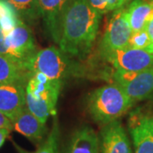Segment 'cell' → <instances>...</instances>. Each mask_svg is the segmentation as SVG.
Wrapping results in <instances>:
<instances>
[{"instance_id": "cell-1", "label": "cell", "mask_w": 153, "mask_h": 153, "mask_svg": "<svg viewBox=\"0 0 153 153\" xmlns=\"http://www.w3.org/2000/svg\"><path fill=\"white\" fill-rule=\"evenodd\" d=\"M101 16L88 0H67L60 22V49L70 57H85L96 38Z\"/></svg>"}, {"instance_id": "cell-2", "label": "cell", "mask_w": 153, "mask_h": 153, "mask_svg": "<svg viewBox=\"0 0 153 153\" xmlns=\"http://www.w3.org/2000/svg\"><path fill=\"white\" fill-rule=\"evenodd\" d=\"M134 104L117 83L95 89L88 99V110L93 120L107 124L125 114Z\"/></svg>"}, {"instance_id": "cell-3", "label": "cell", "mask_w": 153, "mask_h": 153, "mask_svg": "<svg viewBox=\"0 0 153 153\" xmlns=\"http://www.w3.org/2000/svg\"><path fill=\"white\" fill-rule=\"evenodd\" d=\"M25 66L32 73L40 72L52 80L61 82L84 74L82 66L55 46L38 49L25 63Z\"/></svg>"}, {"instance_id": "cell-4", "label": "cell", "mask_w": 153, "mask_h": 153, "mask_svg": "<svg viewBox=\"0 0 153 153\" xmlns=\"http://www.w3.org/2000/svg\"><path fill=\"white\" fill-rule=\"evenodd\" d=\"M63 82L43 73H33L26 86V106L42 123L56 114V105Z\"/></svg>"}, {"instance_id": "cell-5", "label": "cell", "mask_w": 153, "mask_h": 153, "mask_svg": "<svg viewBox=\"0 0 153 153\" xmlns=\"http://www.w3.org/2000/svg\"><path fill=\"white\" fill-rule=\"evenodd\" d=\"M134 153H153V105L138 107L128 119Z\"/></svg>"}, {"instance_id": "cell-6", "label": "cell", "mask_w": 153, "mask_h": 153, "mask_svg": "<svg viewBox=\"0 0 153 153\" xmlns=\"http://www.w3.org/2000/svg\"><path fill=\"white\" fill-rule=\"evenodd\" d=\"M100 57L116 71H141L153 68V55L144 49L126 47L100 50Z\"/></svg>"}, {"instance_id": "cell-7", "label": "cell", "mask_w": 153, "mask_h": 153, "mask_svg": "<svg viewBox=\"0 0 153 153\" xmlns=\"http://www.w3.org/2000/svg\"><path fill=\"white\" fill-rule=\"evenodd\" d=\"M114 83L119 85L134 103L141 101L153 94V68L141 71H116Z\"/></svg>"}, {"instance_id": "cell-8", "label": "cell", "mask_w": 153, "mask_h": 153, "mask_svg": "<svg viewBox=\"0 0 153 153\" xmlns=\"http://www.w3.org/2000/svg\"><path fill=\"white\" fill-rule=\"evenodd\" d=\"M132 29L128 18V11L123 7L115 10L105 30L100 50L126 48L131 37Z\"/></svg>"}, {"instance_id": "cell-9", "label": "cell", "mask_w": 153, "mask_h": 153, "mask_svg": "<svg viewBox=\"0 0 153 153\" xmlns=\"http://www.w3.org/2000/svg\"><path fill=\"white\" fill-rule=\"evenodd\" d=\"M5 44L11 57L26 63L37 51L33 31L27 23L21 22L5 35Z\"/></svg>"}, {"instance_id": "cell-10", "label": "cell", "mask_w": 153, "mask_h": 153, "mask_svg": "<svg viewBox=\"0 0 153 153\" xmlns=\"http://www.w3.org/2000/svg\"><path fill=\"white\" fill-rule=\"evenodd\" d=\"M100 153H132L130 142L119 120L105 124L99 134Z\"/></svg>"}, {"instance_id": "cell-11", "label": "cell", "mask_w": 153, "mask_h": 153, "mask_svg": "<svg viewBox=\"0 0 153 153\" xmlns=\"http://www.w3.org/2000/svg\"><path fill=\"white\" fill-rule=\"evenodd\" d=\"M13 129L27 138L36 145H40L44 141L48 128L45 123H42L26 107L11 120Z\"/></svg>"}, {"instance_id": "cell-12", "label": "cell", "mask_w": 153, "mask_h": 153, "mask_svg": "<svg viewBox=\"0 0 153 153\" xmlns=\"http://www.w3.org/2000/svg\"><path fill=\"white\" fill-rule=\"evenodd\" d=\"M26 107V86L17 83H0V111L12 120Z\"/></svg>"}, {"instance_id": "cell-13", "label": "cell", "mask_w": 153, "mask_h": 153, "mask_svg": "<svg viewBox=\"0 0 153 153\" xmlns=\"http://www.w3.org/2000/svg\"><path fill=\"white\" fill-rule=\"evenodd\" d=\"M67 0H38L40 17L46 31L56 44L60 38V22Z\"/></svg>"}, {"instance_id": "cell-14", "label": "cell", "mask_w": 153, "mask_h": 153, "mask_svg": "<svg viewBox=\"0 0 153 153\" xmlns=\"http://www.w3.org/2000/svg\"><path fill=\"white\" fill-rule=\"evenodd\" d=\"M32 74L24 62L0 54V83H17L27 86Z\"/></svg>"}, {"instance_id": "cell-15", "label": "cell", "mask_w": 153, "mask_h": 153, "mask_svg": "<svg viewBox=\"0 0 153 153\" xmlns=\"http://www.w3.org/2000/svg\"><path fill=\"white\" fill-rule=\"evenodd\" d=\"M65 153H100L99 135L89 126L78 128L72 134Z\"/></svg>"}, {"instance_id": "cell-16", "label": "cell", "mask_w": 153, "mask_h": 153, "mask_svg": "<svg viewBox=\"0 0 153 153\" xmlns=\"http://www.w3.org/2000/svg\"><path fill=\"white\" fill-rule=\"evenodd\" d=\"M127 11L132 32L142 31L153 17V0H134Z\"/></svg>"}, {"instance_id": "cell-17", "label": "cell", "mask_w": 153, "mask_h": 153, "mask_svg": "<svg viewBox=\"0 0 153 153\" xmlns=\"http://www.w3.org/2000/svg\"><path fill=\"white\" fill-rule=\"evenodd\" d=\"M10 4L23 22L33 24L40 17L38 0H5Z\"/></svg>"}, {"instance_id": "cell-18", "label": "cell", "mask_w": 153, "mask_h": 153, "mask_svg": "<svg viewBox=\"0 0 153 153\" xmlns=\"http://www.w3.org/2000/svg\"><path fill=\"white\" fill-rule=\"evenodd\" d=\"M59 125L57 120L55 119L53 123L52 128L49 133L47 138L44 140L43 142L39 145V146L37 148L34 152H28L24 150L20 146H18L16 143L13 141V144L16 149L18 153H59L58 149V143H59Z\"/></svg>"}, {"instance_id": "cell-19", "label": "cell", "mask_w": 153, "mask_h": 153, "mask_svg": "<svg viewBox=\"0 0 153 153\" xmlns=\"http://www.w3.org/2000/svg\"><path fill=\"white\" fill-rule=\"evenodd\" d=\"M21 22H23L15 9L5 0H0V27L4 34L11 32Z\"/></svg>"}, {"instance_id": "cell-20", "label": "cell", "mask_w": 153, "mask_h": 153, "mask_svg": "<svg viewBox=\"0 0 153 153\" xmlns=\"http://www.w3.org/2000/svg\"><path fill=\"white\" fill-rule=\"evenodd\" d=\"M151 44H152L151 38H149V35L146 33V31L144 29L142 31L132 33L128 41V47H130L133 49H145Z\"/></svg>"}, {"instance_id": "cell-21", "label": "cell", "mask_w": 153, "mask_h": 153, "mask_svg": "<svg viewBox=\"0 0 153 153\" xmlns=\"http://www.w3.org/2000/svg\"><path fill=\"white\" fill-rule=\"evenodd\" d=\"M88 2L90 5L92 6L95 10L98 11L100 15L106 13L107 0H88Z\"/></svg>"}, {"instance_id": "cell-22", "label": "cell", "mask_w": 153, "mask_h": 153, "mask_svg": "<svg viewBox=\"0 0 153 153\" xmlns=\"http://www.w3.org/2000/svg\"><path fill=\"white\" fill-rule=\"evenodd\" d=\"M0 54L10 56L8 47L5 44V34L1 27H0Z\"/></svg>"}, {"instance_id": "cell-23", "label": "cell", "mask_w": 153, "mask_h": 153, "mask_svg": "<svg viewBox=\"0 0 153 153\" xmlns=\"http://www.w3.org/2000/svg\"><path fill=\"white\" fill-rule=\"evenodd\" d=\"M123 3L122 0H107V6H106V13L109 11L117 10L123 7Z\"/></svg>"}, {"instance_id": "cell-24", "label": "cell", "mask_w": 153, "mask_h": 153, "mask_svg": "<svg viewBox=\"0 0 153 153\" xmlns=\"http://www.w3.org/2000/svg\"><path fill=\"white\" fill-rule=\"evenodd\" d=\"M8 128L10 130H13L11 121L6 117L5 115H4L0 111V128Z\"/></svg>"}, {"instance_id": "cell-25", "label": "cell", "mask_w": 153, "mask_h": 153, "mask_svg": "<svg viewBox=\"0 0 153 153\" xmlns=\"http://www.w3.org/2000/svg\"><path fill=\"white\" fill-rule=\"evenodd\" d=\"M10 129L8 128H0V148L3 146V145L5 142L6 139L10 136Z\"/></svg>"}, {"instance_id": "cell-26", "label": "cell", "mask_w": 153, "mask_h": 153, "mask_svg": "<svg viewBox=\"0 0 153 153\" xmlns=\"http://www.w3.org/2000/svg\"><path fill=\"white\" fill-rule=\"evenodd\" d=\"M145 30L146 31V33L149 35V38H151L152 43H153V17L147 22Z\"/></svg>"}, {"instance_id": "cell-27", "label": "cell", "mask_w": 153, "mask_h": 153, "mask_svg": "<svg viewBox=\"0 0 153 153\" xmlns=\"http://www.w3.org/2000/svg\"><path fill=\"white\" fill-rule=\"evenodd\" d=\"M144 50H146V51H147V52H149V53H151V54L153 55V43H152V44L148 46L147 48H146Z\"/></svg>"}, {"instance_id": "cell-28", "label": "cell", "mask_w": 153, "mask_h": 153, "mask_svg": "<svg viewBox=\"0 0 153 153\" xmlns=\"http://www.w3.org/2000/svg\"><path fill=\"white\" fill-rule=\"evenodd\" d=\"M123 1V4H125L126 3H128V2H129L130 0H122Z\"/></svg>"}]
</instances>
